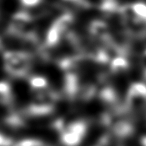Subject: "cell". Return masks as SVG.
Returning a JSON list of instances; mask_svg holds the SVG:
<instances>
[{"instance_id":"obj_1","label":"cell","mask_w":146,"mask_h":146,"mask_svg":"<svg viewBox=\"0 0 146 146\" xmlns=\"http://www.w3.org/2000/svg\"><path fill=\"white\" fill-rule=\"evenodd\" d=\"M5 70L14 77H23L31 66V56L23 51H6L3 54Z\"/></svg>"},{"instance_id":"obj_2","label":"cell","mask_w":146,"mask_h":146,"mask_svg":"<svg viewBox=\"0 0 146 146\" xmlns=\"http://www.w3.org/2000/svg\"><path fill=\"white\" fill-rule=\"evenodd\" d=\"M125 110L131 115L146 114V84L135 82L131 84L126 94Z\"/></svg>"},{"instance_id":"obj_3","label":"cell","mask_w":146,"mask_h":146,"mask_svg":"<svg viewBox=\"0 0 146 146\" xmlns=\"http://www.w3.org/2000/svg\"><path fill=\"white\" fill-rule=\"evenodd\" d=\"M88 125L83 120L71 122L60 129V140L64 146H78L85 136Z\"/></svg>"},{"instance_id":"obj_4","label":"cell","mask_w":146,"mask_h":146,"mask_svg":"<svg viewBox=\"0 0 146 146\" xmlns=\"http://www.w3.org/2000/svg\"><path fill=\"white\" fill-rule=\"evenodd\" d=\"M56 95L50 90L43 92H37L32 103L28 106L27 113L33 116L47 115L52 111Z\"/></svg>"},{"instance_id":"obj_5","label":"cell","mask_w":146,"mask_h":146,"mask_svg":"<svg viewBox=\"0 0 146 146\" xmlns=\"http://www.w3.org/2000/svg\"><path fill=\"white\" fill-rule=\"evenodd\" d=\"M73 16L69 13L61 15L49 27L46 34V45L54 47L60 42L62 36L67 32L68 27L72 24Z\"/></svg>"},{"instance_id":"obj_6","label":"cell","mask_w":146,"mask_h":146,"mask_svg":"<svg viewBox=\"0 0 146 146\" xmlns=\"http://www.w3.org/2000/svg\"><path fill=\"white\" fill-rule=\"evenodd\" d=\"M90 34L96 38L97 40L101 41V42L106 43H111L112 37L109 32V28L108 25L103 21L95 20L90 24L89 27Z\"/></svg>"},{"instance_id":"obj_7","label":"cell","mask_w":146,"mask_h":146,"mask_svg":"<svg viewBox=\"0 0 146 146\" xmlns=\"http://www.w3.org/2000/svg\"><path fill=\"white\" fill-rule=\"evenodd\" d=\"M133 131V124L128 120H118L112 124V132L115 137L120 139H125L131 136Z\"/></svg>"},{"instance_id":"obj_8","label":"cell","mask_w":146,"mask_h":146,"mask_svg":"<svg viewBox=\"0 0 146 146\" xmlns=\"http://www.w3.org/2000/svg\"><path fill=\"white\" fill-rule=\"evenodd\" d=\"M129 67V63L124 55H118L112 59L110 63V69L114 74H120L125 72Z\"/></svg>"},{"instance_id":"obj_9","label":"cell","mask_w":146,"mask_h":146,"mask_svg":"<svg viewBox=\"0 0 146 146\" xmlns=\"http://www.w3.org/2000/svg\"><path fill=\"white\" fill-rule=\"evenodd\" d=\"M29 84H30L32 90H34L36 93L37 92H43L49 90L48 81L43 76H32L30 78V80H29Z\"/></svg>"},{"instance_id":"obj_10","label":"cell","mask_w":146,"mask_h":146,"mask_svg":"<svg viewBox=\"0 0 146 146\" xmlns=\"http://www.w3.org/2000/svg\"><path fill=\"white\" fill-rule=\"evenodd\" d=\"M12 99L11 86L5 81H0V103L8 104Z\"/></svg>"},{"instance_id":"obj_11","label":"cell","mask_w":146,"mask_h":146,"mask_svg":"<svg viewBox=\"0 0 146 146\" xmlns=\"http://www.w3.org/2000/svg\"><path fill=\"white\" fill-rule=\"evenodd\" d=\"M130 8H131L133 14L137 18L146 22V3L140 2V1L134 2L132 4H130Z\"/></svg>"},{"instance_id":"obj_12","label":"cell","mask_w":146,"mask_h":146,"mask_svg":"<svg viewBox=\"0 0 146 146\" xmlns=\"http://www.w3.org/2000/svg\"><path fill=\"white\" fill-rule=\"evenodd\" d=\"M13 146H49V145L45 143V142L41 141V140L29 138V139H23L21 141L17 142Z\"/></svg>"},{"instance_id":"obj_13","label":"cell","mask_w":146,"mask_h":146,"mask_svg":"<svg viewBox=\"0 0 146 146\" xmlns=\"http://www.w3.org/2000/svg\"><path fill=\"white\" fill-rule=\"evenodd\" d=\"M20 2L25 7H34L40 4L42 2V0H20Z\"/></svg>"},{"instance_id":"obj_14","label":"cell","mask_w":146,"mask_h":146,"mask_svg":"<svg viewBox=\"0 0 146 146\" xmlns=\"http://www.w3.org/2000/svg\"><path fill=\"white\" fill-rule=\"evenodd\" d=\"M0 146H12V141L9 137L0 133Z\"/></svg>"},{"instance_id":"obj_15","label":"cell","mask_w":146,"mask_h":146,"mask_svg":"<svg viewBox=\"0 0 146 146\" xmlns=\"http://www.w3.org/2000/svg\"><path fill=\"white\" fill-rule=\"evenodd\" d=\"M141 65H142V69H143V73L144 76L146 78V49L144 50V52L142 53V57H141Z\"/></svg>"},{"instance_id":"obj_16","label":"cell","mask_w":146,"mask_h":146,"mask_svg":"<svg viewBox=\"0 0 146 146\" xmlns=\"http://www.w3.org/2000/svg\"><path fill=\"white\" fill-rule=\"evenodd\" d=\"M64 1L69 3H74V4H77V5H81V6H84L86 4L85 0H64Z\"/></svg>"},{"instance_id":"obj_17","label":"cell","mask_w":146,"mask_h":146,"mask_svg":"<svg viewBox=\"0 0 146 146\" xmlns=\"http://www.w3.org/2000/svg\"><path fill=\"white\" fill-rule=\"evenodd\" d=\"M141 145L142 146H146V136H144L141 139Z\"/></svg>"}]
</instances>
